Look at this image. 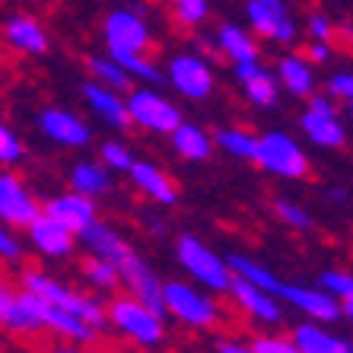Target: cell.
<instances>
[{
	"label": "cell",
	"instance_id": "12",
	"mask_svg": "<svg viewBox=\"0 0 353 353\" xmlns=\"http://www.w3.org/2000/svg\"><path fill=\"white\" fill-rule=\"evenodd\" d=\"M299 128H303V134L312 140L315 147L341 150L347 143V128L341 121V115H337L334 102L328 96H319V92L309 96V108L299 118Z\"/></svg>",
	"mask_w": 353,
	"mask_h": 353
},
{
	"label": "cell",
	"instance_id": "41",
	"mask_svg": "<svg viewBox=\"0 0 353 353\" xmlns=\"http://www.w3.org/2000/svg\"><path fill=\"white\" fill-rule=\"evenodd\" d=\"M331 41H309V61L312 64H325V61H331Z\"/></svg>",
	"mask_w": 353,
	"mask_h": 353
},
{
	"label": "cell",
	"instance_id": "24",
	"mask_svg": "<svg viewBox=\"0 0 353 353\" xmlns=\"http://www.w3.org/2000/svg\"><path fill=\"white\" fill-rule=\"evenodd\" d=\"M41 328L54 331V334H61V337H70V341H80V344L96 341V328H90L83 319L64 312V309H58V305L45 303V299H41Z\"/></svg>",
	"mask_w": 353,
	"mask_h": 353
},
{
	"label": "cell",
	"instance_id": "2",
	"mask_svg": "<svg viewBox=\"0 0 353 353\" xmlns=\"http://www.w3.org/2000/svg\"><path fill=\"white\" fill-rule=\"evenodd\" d=\"M226 264H230V271L236 274V277H242V280H248V283H255V287L268 290L271 296H277L280 303H290L293 309L305 312L312 321H337L341 319V303H337L334 296L325 293L321 287L287 283V280H280L268 264H261L252 255H242V252L226 255Z\"/></svg>",
	"mask_w": 353,
	"mask_h": 353
},
{
	"label": "cell",
	"instance_id": "27",
	"mask_svg": "<svg viewBox=\"0 0 353 353\" xmlns=\"http://www.w3.org/2000/svg\"><path fill=\"white\" fill-rule=\"evenodd\" d=\"M70 191H80V194L96 201L99 194L112 191V172L96 159H83L70 169Z\"/></svg>",
	"mask_w": 353,
	"mask_h": 353
},
{
	"label": "cell",
	"instance_id": "17",
	"mask_svg": "<svg viewBox=\"0 0 353 353\" xmlns=\"http://www.w3.org/2000/svg\"><path fill=\"white\" fill-rule=\"evenodd\" d=\"M226 293L236 299L239 309H245L252 319L264 321V325H277V321L283 319V303H280L277 296H271L268 290L255 287V283H248V280L236 277V274H232Z\"/></svg>",
	"mask_w": 353,
	"mask_h": 353
},
{
	"label": "cell",
	"instance_id": "42",
	"mask_svg": "<svg viewBox=\"0 0 353 353\" xmlns=\"http://www.w3.org/2000/svg\"><path fill=\"white\" fill-rule=\"evenodd\" d=\"M10 299H13V290L7 287V283H3V280H0V315L7 312V305H10Z\"/></svg>",
	"mask_w": 353,
	"mask_h": 353
},
{
	"label": "cell",
	"instance_id": "5",
	"mask_svg": "<svg viewBox=\"0 0 353 353\" xmlns=\"http://www.w3.org/2000/svg\"><path fill=\"white\" fill-rule=\"evenodd\" d=\"M124 108H128V121L143 128L150 134H169L181 124V108L175 105L172 99H165L163 92L140 86V90H128L124 92Z\"/></svg>",
	"mask_w": 353,
	"mask_h": 353
},
{
	"label": "cell",
	"instance_id": "7",
	"mask_svg": "<svg viewBox=\"0 0 353 353\" xmlns=\"http://www.w3.org/2000/svg\"><path fill=\"white\" fill-rule=\"evenodd\" d=\"M102 39H105L108 58H134V54H147L153 45L147 19L134 13V10H112L102 19Z\"/></svg>",
	"mask_w": 353,
	"mask_h": 353
},
{
	"label": "cell",
	"instance_id": "18",
	"mask_svg": "<svg viewBox=\"0 0 353 353\" xmlns=\"http://www.w3.org/2000/svg\"><path fill=\"white\" fill-rule=\"evenodd\" d=\"M128 175H131L134 188H137L143 197H150L153 204L172 207L175 201H179V188H175L172 175L165 172V169H159L157 163H143V159H134V165L128 169Z\"/></svg>",
	"mask_w": 353,
	"mask_h": 353
},
{
	"label": "cell",
	"instance_id": "29",
	"mask_svg": "<svg viewBox=\"0 0 353 353\" xmlns=\"http://www.w3.org/2000/svg\"><path fill=\"white\" fill-rule=\"evenodd\" d=\"M86 67H90L92 80L108 86V90H118V92L131 90V74H128L115 58H108V54H92V58L86 61Z\"/></svg>",
	"mask_w": 353,
	"mask_h": 353
},
{
	"label": "cell",
	"instance_id": "22",
	"mask_svg": "<svg viewBox=\"0 0 353 353\" xmlns=\"http://www.w3.org/2000/svg\"><path fill=\"white\" fill-rule=\"evenodd\" d=\"M3 39H7L10 48L23 51V54H45L48 45H51L45 26H41L35 17H26V13H17V17L7 19V26H3Z\"/></svg>",
	"mask_w": 353,
	"mask_h": 353
},
{
	"label": "cell",
	"instance_id": "44",
	"mask_svg": "<svg viewBox=\"0 0 353 353\" xmlns=\"http://www.w3.org/2000/svg\"><path fill=\"white\" fill-rule=\"evenodd\" d=\"M54 353H80V350H54Z\"/></svg>",
	"mask_w": 353,
	"mask_h": 353
},
{
	"label": "cell",
	"instance_id": "33",
	"mask_svg": "<svg viewBox=\"0 0 353 353\" xmlns=\"http://www.w3.org/2000/svg\"><path fill=\"white\" fill-rule=\"evenodd\" d=\"M274 214L287 223L290 230H312V223H315V216L309 214L303 204L287 201V197H277V201H274Z\"/></svg>",
	"mask_w": 353,
	"mask_h": 353
},
{
	"label": "cell",
	"instance_id": "43",
	"mask_svg": "<svg viewBox=\"0 0 353 353\" xmlns=\"http://www.w3.org/2000/svg\"><path fill=\"white\" fill-rule=\"evenodd\" d=\"M220 353H255V350H252V347H245V344H223Z\"/></svg>",
	"mask_w": 353,
	"mask_h": 353
},
{
	"label": "cell",
	"instance_id": "11",
	"mask_svg": "<svg viewBox=\"0 0 353 353\" xmlns=\"http://www.w3.org/2000/svg\"><path fill=\"white\" fill-rule=\"evenodd\" d=\"M163 80L179 92L181 99H191V102H201V99H210V92L216 90V74L214 67L207 64L204 58L197 54H175L165 67Z\"/></svg>",
	"mask_w": 353,
	"mask_h": 353
},
{
	"label": "cell",
	"instance_id": "16",
	"mask_svg": "<svg viewBox=\"0 0 353 353\" xmlns=\"http://www.w3.org/2000/svg\"><path fill=\"white\" fill-rule=\"evenodd\" d=\"M39 131L58 147H86L92 140L90 124L67 108H45L39 115Z\"/></svg>",
	"mask_w": 353,
	"mask_h": 353
},
{
	"label": "cell",
	"instance_id": "36",
	"mask_svg": "<svg viewBox=\"0 0 353 353\" xmlns=\"http://www.w3.org/2000/svg\"><path fill=\"white\" fill-rule=\"evenodd\" d=\"M19 159H23V140L7 121H0V165H13Z\"/></svg>",
	"mask_w": 353,
	"mask_h": 353
},
{
	"label": "cell",
	"instance_id": "21",
	"mask_svg": "<svg viewBox=\"0 0 353 353\" xmlns=\"http://www.w3.org/2000/svg\"><path fill=\"white\" fill-rule=\"evenodd\" d=\"M274 80H277L280 90H287L296 99H309L319 86V77H315V64L303 54H283L277 61V70H274Z\"/></svg>",
	"mask_w": 353,
	"mask_h": 353
},
{
	"label": "cell",
	"instance_id": "10",
	"mask_svg": "<svg viewBox=\"0 0 353 353\" xmlns=\"http://www.w3.org/2000/svg\"><path fill=\"white\" fill-rule=\"evenodd\" d=\"M248 29L274 45H293L299 39V23L290 0H245Z\"/></svg>",
	"mask_w": 353,
	"mask_h": 353
},
{
	"label": "cell",
	"instance_id": "9",
	"mask_svg": "<svg viewBox=\"0 0 353 353\" xmlns=\"http://www.w3.org/2000/svg\"><path fill=\"white\" fill-rule=\"evenodd\" d=\"M163 312L185 321L191 328H210L220 319V305L197 287L185 280H165L163 283Z\"/></svg>",
	"mask_w": 353,
	"mask_h": 353
},
{
	"label": "cell",
	"instance_id": "6",
	"mask_svg": "<svg viewBox=\"0 0 353 353\" xmlns=\"http://www.w3.org/2000/svg\"><path fill=\"white\" fill-rule=\"evenodd\" d=\"M175 255H179V264L185 268V274L194 277L204 290H210V293H226L230 290L232 271L226 258H220L214 248H207L201 239L181 236L175 242Z\"/></svg>",
	"mask_w": 353,
	"mask_h": 353
},
{
	"label": "cell",
	"instance_id": "39",
	"mask_svg": "<svg viewBox=\"0 0 353 353\" xmlns=\"http://www.w3.org/2000/svg\"><path fill=\"white\" fill-rule=\"evenodd\" d=\"M19 255H23V242H19L17 232L10 230V226H3V223H0V258L17 261Z\"/></svg>",
	"mask_w": 353,
	"mask_h": 353
},
{
	"label": "cell",
	"instance_id": "38",
	"mask_svg": "<svg viewBox=\"0 0 353 353\" xmlns=\"http://www.w3.org/2000/svg\"><path fill=\"white\" fill-rule=\"evenodd\" d=\"M305 35H309V41H331L334 39V23H331L325 13H309V19H305Z\"/></svg>",
	"mask_w": 353,
	"mask_h": 353
},
{
	"label": "cell",
	"instance_id": "15",
	"mask_svg": "<svg viewBox=\"0 0 353 353\" xmlns=\"http://www.w3.org/2000/svg\"><path fill=\"white\" fill-rule=\"evenodd\" d=\"M232 80L242 86L245 99L258 108H274L280 99V86L274 80V70L261 64V61H239L232 64Z\"/></svg>",
	"mask_w": 353,
	"mask_h": 353
},
{
	"label": "cell",
	"instance_id": "25",
	"mask_svg": "<svg viewBox=\"0 0 353 353\" xmlns=\"http://www.w3.org/2000/svg\"><path fill=\"white\" fill-rule=\"evenodd\" d=\"M169 137H172L175 153L185 157L188 163H204V159H210V153H214V140L207 137L204 128H197V124L185 121V118H181V124Z\"/></svg>",
	"mask_w": 353,
	"mask_h": 353
},
{
	"label": "cell",
	"instance_id": "26",
	"mask_svg": "<svg viewBox=\"0 0 353 353\" xmlns=\"http://www.w3.org/2000/svg\"><path fill=\"white\" fill-rule=\"evenodd\" d=\"M293 344L299 347L303 353H353V347H350L347 337L331 334V331H325L321 325H315V321L296 328Z\"/></svg>",
	"mask_w": 353,
	"mask_h": 353
},
{
	"label": "cell",
	"instance_id": "1",
	"mask_svg": "<svg viewBox=\"0 0 353 353\" xmlns=\"http://www.w3.org/2000/svg\"><path fill=\"white\" fill-rule=\"evenodd\" d=\"M80 239H83V245L90 248V255L105 258V261L115 268L118 283H124V287L131 290L134 299L150 305L153 312L165 315L163 312V283H159L157 271L140 258V252H134V245H128L108 223H99V220L92 223Z\"/></svg>",
	"mask_w": 353,
	"mask_h": 353
},
{
	"label": "cell",
	"instance_id": "37",
	"mask_svg": "<svg viewBox=\"0 0 353 353\" xmlns=\"http://www.w3.org/2000/svg\"><path fill=\"white\" fill-rule=\"evenodd\" d=\"M325 96H328L331 102H344V105H350V99H353V77L347 74V70L331 74L328 83H325Z\"/></svg>",
	"mask_w": 353,
	"mask_h": 353
},
{
	"label": "cell",
	"instance_id": "14",
	"mask_svg": "<svg viewBox=\"0 0 353 353\" xmlns=\"http://www.w3.org/2000/svg\"><path fill=\"white\" fill-rule=\"evenodd\" d=\"M41 214L51 216L54 223H61V226H64L67 232H74V236H83V232L99 220L96 216V201L86 197V194H80V191H67V194L51 197L48 204L41 207Z\"/></svg>",
	"mask_w": 353,
	"mask_h": 353
},
{
	"label": "cell",
	"instance_id": "31",
	"mask_svg": "<svg viewBox=\"0 0 353 353\" xmlns=\"http://www.w3.org/2000/svg\"><path fill=\"white\" fill-rule=\"evenodd\" d=\"M134 150L128 147V143H121V140H105L102 147H99V163L105 165L108 172H128L134 165Z\"/></svg>",
	"mask_w": 353,
	"mask_h": 353
},
{
	"label": "cell",
	"instance_id": "34",
	"mask_svg": "<svg viewBox=\"0 0 353 353\" xmlns=\"http://www.w3.org/2000/svg\"><path fill=\"white\" fill-rule=\"evenodd\" d=\"M319 287L328 296H334L337 303H347L353 299V277L347 271H325L319 277Z\"/></svg>",
	"mask_w": 353,
	"mask_h": 353
},
{
	"label": "cell",
	"instance_id": "30",
	"mask_svg": "<svg viewBox=\"0 0 353 353\" xmlns=\"http://www.w3.org/2000/svg\"><path fill=\"white\" fill-rule=\"evenodd\" d=\"M169 7H172L175 23L185 29H197L210 19V0H169Z\"/></svg>",
	"mask_w": 353,
	"mask_h": 353
},
{
	"label": "cell",
	"instance_id": "20",
	"mask_svg": "<svg viewBox=\"0 0 353 353\" xmlns=\"http://www.w3.org/2000/svg\"><path fill=\"white\" fill-rule=\"evenodd\" d=\"M26 232H29V242H32L35 252H41L45 258H67L70 252H74L77 245V236L74 232H67L61 223H54L51 216L39 214L29 226H26Z\"/></svg>",
	"mask_w": 353,
	"mask_h": 353
},
{
	"label": "cell",
	"instance_id": "28",
	"mask_svg": "<svg viewBox=\"0 0 353 353\" xmlns=\"http://www.w3.org/2000/svg\"><path fill=\"white\" fill-rule=\"evenodd\" d=\"M214 147H220L226 157L232 159H245L255 163V147H258V134L245 131V128H220L214 137Z\"/></svg>",
	"mask_w": 353,
	"mask_h": 353
},
{
	"label": "cell",
	"instance_id": "35",
	"mask_svg": "<svg viewBox=\"0 0 353 353\" xmlns=\"http://www.w3.org/2000/svg\"><path fill=\"white\" fill-rule=\"evenodd\" d=\"M118 64L134 77V80H143V83H163V70L159 64L150 61V54H134V58H121Z\"/></svg>",
	"mask_w": 353,
	"mask_h": 353
},
{
	"label": "cell",
	"instance_id": "40",
	"mask_svg": "<svg viewBox=\"0 0 353 353\" xmlns=\"http://www.w3.org/2000/svg\"><path fill=\"white\" fill-rule=\"evenodd\" d=\"M252 350L255 353H303L293 341H280V337H258Z\"/></svg>",
	"mask_w": 353,
	"mask_h": 353
},
{
	"label": "cell",
	"instance_id": "8",
	"mask_svg": "<svg viewBox=\"0 0 353 353\" xmlns=\"http://www.w3.org/2000/svg\"><path fill=\"white\" fill-rule=\"evenodd\" d=\"M108 321H112L128 341L143 344V347H157L165 337L163 315L153 312L150 305H143L140 299H134V296H121V299H115V303L108 305Z\"/></svg>",
	"mask_w": 353,
	"mask_h": 353
},
{
	"label": "cell",
	"instance_id": "3",
	"mask_svg": "<svg viewBox=\"0 0 353 353\" xmlns=\"http://www.w3.org/2000/svg\"><path fill=\"white\" fill-rule=\"evenodd\" d=\"M23 287L32 296L45 299V303L58 305V309H64V312L83 319L90 328H96V331L108 321L105 305L99 303V299H92V296H86V293H77V290L67 287L64 280L51 277V274H45V271H26L23 274Z\"/></svg>",
	"mask_w": 353,
	"mask_h": 353
},
{
	"label": "cell",
	"instance_id": "23",
	"mask_svg": "<svg viewBox=\"0 0 353 353\" xmlns=\"http://www.w3.org/2000/svg\"><path fill=\"white\" fill-rule=\"evenodd\" d=\"M214 45L220 48L223 58H230V64H239V61H258L255 35L239 23H223L214 35Z\"/></svg>",
	"mask_w": 353,
	"mask_h": 353
},
{
	"label": "cell",
	"instance_id": "19",
	"mask_svg": "<svg viewBox=\"0 0 353 353\" xmlns=\"http://www.w3.org/2000/svg\"><path fill=\"white\" fill-rule=\"evenodd\" d=\"M83 99H86L90 112L102 124L115 128V131H128V128H131V121H128V108H124V92L108 90V86H102V83L90 80V83H83Z\"/></svg>",
	"mask_w": 353,
	"mask_h": 353
},
{
	"label": "cell",
	"instance_id": "4",
	"mask_svg": "<svg viewBox=\"0 0 353 353\" xmlns=\"http://www.w3.org/2000/svg\"><path fill=\"white\" fill-rule=\"evenodd\" d=\"M255 163L261 165L264 172L277 175V179H290V181L305 179L309 169H312L309 153L303 150V143L283 131H268L258 137Z\"/></svg>",
	"mask_w": 353,
	"mask_h": 353
},
{
	"label": "cell",
	"instance_id": "13",
	"mask_svg": "<svg viewBox=\"0 0 353 353\" xmlns=\"http://www.w3.org/2000/svg\"><path fill=\"white\" fill-rule=\"evenodd\" d=\"M39 214L41 207L35 204L32 191L23 185V179L3 169L0 172V223L10 230H26Z\"/></svg>",
	"mask_w": 353,
	"mask_h": 353
},
{
	"label": "cell",
	"instance_id": "32",
	"mask_svg": "<svg viewBox=\"0 0 353 353\" xmlns=\"http://www.w3.org/2000/svg\"><path fill=\"white\" fill-rule=\"evenodd\" d=\"M83 277H86V283H92V287H99V290L121 287V283H118V271H115V268H112L105 258H96V255L83 264Z\"/></svg>",
	"mask_w": 353,
	"mask_h": 353
}]
</instances>
